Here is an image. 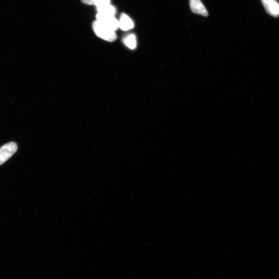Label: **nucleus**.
I'll use <instances>...</instances> for the list:
<instances>
[{
  "mask_svg": "<svg viewBox=\"0 0 279 279\" xmlns=\"http://www.w3.org/2000/svg\"><path fill=\"white\" fill-rule=\"evenodd\" d=\"M92 27L95 33L102 39L109 42H114L116 39L115 32L112 31L101 22L96 20L93 23Z\"/></svg>",
  "mask_w": 279,
  "mask_h": 279,
  "instance_id": "nucleus-1",
  "label": "nucleus"
},
{
  "mask_svg": "<svg viewBox=\"0 0 279 279\" xmlns=\"http://www.w3.org/2000/svg\"><path fill=\"white\" fill-rule=\"evenodd\" d=\"M17 149L18 146L14 142L7 143L0 148V165L9 160Z\"/></svg>",
  "mask_w": 279,
  "mask_h": 279,
  "instance_id": "nucleus-2",
  "label": "nucleus"
},
{
  "mask_svg": "<svg viewBox=\"0 0 279 279\" xmlns=\"http://www.w3.org/2000/svg\"><path fill=\"white\" fill-rule=\"evenodd\" d=\"M97 20L101 22L112 31L115 32L119 28L118 20L115 16L102 15L98 13Z\"/></svg>",
  "mask_w": 279,
  "mask_h": 279,
  "instance_id": "nucleus-3",
  "label": "nucleus"
},
{
  "mask_svg": "<svg viewBox=\"0 0 279 279\" xmlns=\"http://www.w3.org/2000/svg\"><path fill=\"white\" fill-rule=\"evenodd\" d=\"M267 13L274 17H279V3L277 0H261Z\"/></svg>",
  "mask_w": 279,
  "mask_h": 279,
  "instance_id": "nucleus-4",
  "label": "nucleus"
},
{
  "mask_svg": "<svg viewBox=\"0 0 279 279\" xmlns=\"http://www.w3.org/2000/svg\"><path fill=\"white\" fill-rule=\"evenodd\" d=\"M189 4L191 11L194 13L204 17L208 16V12L201 0H189Z\"/></svg>",
  "mask_w": 279,
  "mask_h": 279,
  "instance_id": "nucleus-5",
  "label": "nucleus"
},
{
  "mask_svg": "<svg viewBox=\"0 0 279 279\" xmlns=\"http://www.w3.org/2000/svg\"><path fill=\"white\" fill-rule=\"evenodd\" d=\"M118 26L123 31H129L133 28L134 23L128 15L123 13L118 20Z\"/></svg>",
  "mask_w": 279,
  "mask_h": 279,
  "instance_id": "nucleus-6",
  "label": "nucleus"
},
{
  "mask_svg": "<svg viewBox=\"0 0 279 279\" xmlns=\"http://www.w3.org/2000/svg\"><path fill=\"white\" fill-rule=\"evenodd\" d=\"M97 9L98 13L102 15L115 16L116 13L115 8L111 4L97 7Z\"/></svg>",
  "mask_w": 279,
  "mask_h": 279,
  "instance_id": "nucleus-7",
  "label": "nucleus"
},
{
  "mask_svg": "<svg viewBox=\"0 0 279 279\" xmlns=\"http://www.w3.org/2000/svg\"><path fill=\"white\" fill-rule=\"evenodd\" d=\"M125 45L131 49H134L137 47V39L133 34L126 36L124 39Z\"/></svg>",
  "mask_w": 279,
  "mask_h": 279,
  "instance_id": "nucleus-8",
  "label": "nucleus"
},
{
  "mask_svg": "<svg viewBox=\"0 0 279 279\" xmlns=\"http://www.w3.org/2000/svg\"><path fill=\"white\" fill-rule=\"evenodd\" d=\"M92 4L96 7L111 4V0H92Z\"/></svg>",
  "mask_w": 279,
  "mask_h": 279,
  "instance_id": "nucleus-9",
  "label": "nucleus"
}]
</instances>
